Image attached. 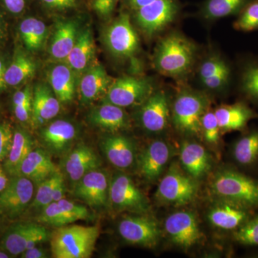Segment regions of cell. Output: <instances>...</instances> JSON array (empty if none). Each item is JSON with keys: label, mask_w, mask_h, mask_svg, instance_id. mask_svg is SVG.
Returning a JSON list of instances; mask_svg holds the SVG:
<instances>
[{"label": "cell", "mask_w": 258, "mask_h": 258, "mask_svg": "<svg viewBox=\"0 0 258 258\" xmlns=\"http://www.w3.org/2000/svg\"><path fill=\"white\" fill-rule=\"evenodd\" d=\"M238 83L241 93L258 106V57H246L240 62Z\"/></svg>", "instance_id": "1f68e13d"}, {"label": "cell", "mask_w": 258, "mask_h": 258, "mask_svg": "<svg viewBox=\"0 0 258 258\" xmlns=\"http://www.w3.org/2000/svg\"><path fill=\"white\" fill-rule=\"evenodd\" d=\"M2 34H3V32H2V18L1 15H0V40L2 38Z\"/></svg>", "instance_id": "9f6ffc18"}, {"label": "cell", "mask_w": 258, "mask_h": 258, "mask_svg": "<svg viewBox=\"0 0 258 258\" xmlns=\"http://www.w3.org/2000/svg\"><path fill=\"white\" fill-rule=\"evenodd\" d=\"M220 132L243 130L249 120L258 118V114L243 102L223 105L215 111Z\"/></svg>", "instance_id": "7402d4cb"}, {"label": "cell", "mask_w": 258, "mask_h": 258, "mask_svg": "<svg viewBox=\"0 0 258 258\" xmlns=\"http://www.w3.org/2000/svg\"><path fill=\"white\" fill-rule=\"evenodd\" d=\"M32 102V91L30 86L17 91L13 96V106Z\"/></svg>", "instance_id": "f6af8a7d"}, {"label": "cell", "mask_w": 258, "mask_h": 258, "mask_svg": "<svg viewBox=\"0 0 258 258\" xmlns=\"http://www.w3.org/2000/svg\"><path fill=\"white\" fill-rule=\"evenodd\" d=\"M212 188L222 200L248 209L258 206V181L239 171L231 169L219 171Z\"/></svg>", "instance_id": "3957f363"}, {"label": "cell", "mask_w": 258, "mask_h": 258, "mask_svg": "<svg viewBox=\"0 0 258 258\" xmlns=\"http://www.w3.org/2000/svg\"><path fill=\"white\" fill-rule=\"evenodd\" d=\"M248 208L222 200L212 207L208 219L212 225L222 230H232L239 228L249 220Z\"/></svg>", "instance_id": "ffe728a7"}, {"label": "cell", "mask_w": 258, "mask_h": 258, "mask_svg": "<svg viewBox=\"0 0 258 258\" xmlns=\"http://www.w3.org/2000/svg\"><path fill=\"white\" fill-rule=\"evenodd\" d=\"M253 0H207L203 5L202 15L208 20L238 15Z\"/></svg>", "instance_id": "d6a6232c"}, {"label": "cell", "mask_w": 258, "mask_h": 258, "mask_svg": "<svg viewBox=\"0 0 258 258\" xmlns=\"http://www.w3.org/2000/svg\"><path fill=\"white\" fill-rule=\"evenodd\" d=\"M164 228L173 243L189 248L198 243L202 234L198 222L189 212H177L166 218Z\"/></svg>", "instance_id": "4fadbf2b"}, {"label": "cell", "mask_w": 258, "mask_h": 258, "mask_svg": "<svg viewBox=\"0 0 258 258\" xmlns=\"http://www.w3.org/2000/svg\"><path fill=\"white\" fill-rule=\"evenodd\" d=\"M101 161L92 148L80 144L66 154L62 161L64 174L76 184L88 172L99 169Z\"/></svg>", "instance_id": "9a60e30c"}, {"label": "cell", "mask_w": 258, "mask_h": 258, "mask_svg": "<svg viewBox=\"0 0 258 258\" xmlns=\"http://www.w3.org/2000/svg\"><path fill=\"white\" fill-rule=\"evenodd\" d=\"M237 31L249 32L258 30V0L245 7L233 24Z\"/></svg>", "instance_id": "8d00e7d4"}, {"label": "cell", "mask_w": 258, "mask_h": 258, "mask_svg": "<svg viewBox=\"0 0 258 258\" xmlns=\"http://www.w3.org/2000/svg\"><path fill=\"white\" fill-rule=\"evenodd\" d=\"M202 132L205 141L217 144L220 139V128L215 111H207L202 119Z\"/></svg>", "instance_id": "60d3db41"}, {"label": "cell", "mask_w": 258, "mask_h": 258, "mask_svg": "<svg viewBox=\"0 0 258 258\" xmlns=\"http://www.w3.org/2000/svg\"><path fill=\"white\" fill-rule=\"evenodd\" d=\"M7 9L13 14H19L23 11L25 0H3Z\"/></svg>", "instance_id": "f907efd6"}, {"label": "cell", "mask_w": 258, "mask_h": 258, "mask_svg": "<svg viewBox=\"0 0 258 258\" xmlns=\"http://www.w3.org/2000/svg\"><path fill=\"white\" fill-rule=\"evenodd\" d=\"M57 171L37 185L36 194L31 205L32 208L35 210L41 211L42 209L53 202V191Z\"/></svg>", "instance_id": "74e56055"}, {"label": "cell", "mask_w": 258, "mask_h": 258, "mask_svg": "<svg viewBox=\"0 0 258 258\" xmlns=\"http://www.w3.org/2000/svg\"><path fill=\"white\" fill-rule=\"evenodd\" d=\"M79 33L76 22L66 20L56 24L49 47L51 57L56 60H66L74 47Z\"/></svg>", "instance_id": "484cf974"}, {"label": "cell", "mask_w": 258, "mask_h": 258, "mask_svg": "<svg viewBox=\"0 0 258 258\" xmlns=\"http://www.w3.org/2000/svg\"><path fill=\"white\" fill-rule=\"evenodd\" d=\"M14 132L10 123L4 122L0 124V161L6 159L13 142Z\"/></svg>", "instance_id": "7bdbcfd3"}, {"label": "cell", "mask_w": 258, "mask_h": 258, "mask_svg": "<svg viewBox=\"0 0 258 258\" xmlns=\"http://www.w3.org/2000/svg\"><path fill=\"white\" fill-rule=\"evenodd\" d=\"M8 181H9V179H8L4 171L0 166V192L6 187Z\"/></svg>", "instance_id": "db71d44e"}, {"label": "cell", "mask_w": 258, "mask_h": 258, "mask_svg": "<svg viewBox=\"0 0 258 258\" xmlns=\"http://www.w3.org/2000/svg\"><path fill=\"white\" fill-rule=\"evenodd\" d=\"M7 66L5 64L4 60L0 58V91L5 89L7 87V83L5 82V71H6Z\"/></svg>", "instance_id": "816d5d0a"}, {"label": "cell", "mask_w": 258, "mask_h": 258, "mask_svg": "<svg viewBox=\"0 0 258 258\" xmlns=\"http://www.w3.org/2000/svg\"><path fill=\"white\" fill-rule=\"evenodd\" d=\"M104 42L108 50L115 57H132L137 52L139 37L128 15H120L106 29Z\"/></svg>", "instance_id": "52a82bcc"}, {"label": "cell", "mask_w": 258, "mask_h": 258, "mask_svg": "<svg viewBox=\"0 0 258 258\" xmlns=\"http://www.w3.org/2000/svg\"><path fill=\"white\" fill-rule=\"evenodd\" d=\"M94 55L95 43L92 32L90 29H85L79 32L74 47L66 59V63L75 74H83L91 67Z\"/></svg>", "instance_id": "d4e9b609"}, {"label": "cell", "mask_w": 258, "mask_h": 258, "mask_svg": "<svg viewBox=\"0 0 258 258\" xmlns=\"http://www.w3.org/2000/svg\"><path fill=\"white\" fill-rule=\"evenodd\" d=\"M139 121L145 130L152 133L162 132L170 119L169 101L165 93H152L142 103L139 114Z\"/></svg>", "instance_id": "5bb4252c"}, {"label": "cell", "mask_w": 258, "mask_h": 258, "mask_svg": "<svg viewBox=\"0 0 258 258\" xmlns=\"http://www.w3.org/2000/svg\"><path fill=\"white\" fill-rule=\"evenodd\" d=\"M109 203L117 211L145 213L149 203L145 195L124 174H118L110 181Z\"/></svg>", "instance_id": "8992f818"}, {"label": "cell", "mask_w": 258, "mask_h": 258, "mask_svg": "<svg viewBox=\"0 0 258 258\" xmlns=\"http://www.w3.org/2000/svg\"><path fill=\"white\" fill-rule=\"evenodd\" d=\"M110 182L105 171L96 169L74 184V194L91 208L102 209L109 203Z\"/></svg>", "instance_id": "8fae6325"}, {"label": "cell", "mask_w": 258, "mask_h": 258, "mask_svg": "<svg viewBox=\"0 0 258 258\" xmlns=\"http://www.w3.org/2000/svg\"><path fill=\"white\" fill-rule=\"evenodd\" d=\"M118 230L125 242L145 247H155L160 232L157 222L144 215L125 217L118 224Z\"/></svg>", "instance_id": "7c38bea8"}, {"label": "cell", "mask_w": 258, "mask_h": 258, "mask_svg": "<svg viewBox=\"0 0 258 258\" xmlns=\"http://www.w3.org/2000/svg\"><path fill=\"white\" fill-rule=\"evenodd\" d=\"M77 137V130L72 123L57 120L43 128L40 132L42 143L49 152L60 155L67 152Z\"/></svg>", "instance_id": "2e32d148"}, {"label": "cell", "mask_w": 258, "mask_h": 258, "mask_svg": "<svg viewBox=\"0 0 258 258\" xmlns=\"http://www.w3.org/2000/svg\"><path fill=\"white\" fill-rule=\"evenodd\" d=\"M59 206L62 210H64L68 215L72 217L75 222L78 220H87L91 219V212L86 207L79 205L70 201V200L62 199L60 201L57 202Z\"/></svg>", "instance_id": "b9f144b4"}, {"label": "cell", "mask_w": 258, "mask_h": 258, "mask_svg": "<svg viewBox=\"0 0 258 258\" xmlns=\"http://www.w3.org/2000/svg\"><path fill=\"white\" fill-rule=\"evenodd\" d=\"M208 106L209 100L205 94L190 90L180 92L173 107V121L176 128L183 133H201L202 119Z\"/></svg>", "instance_id": "277c9868"}, {"label": "cell", "mask_w": 258, "mask_h": 258, "mask_svg": "<svg viewBox=\"0 0 258 258\" xmlns=\"http://www.w3.org/2000/svg\"><path fill=\"white\" fill-rule=\"evenodd\" d=\"M37 66L35 61L23 51L15 52L13 60L5 71L7 86H18L35 76Z\"/></svg>", "instance_id": "4dcf8cb0"}, {"label": "cell", "mask_w": 258, "mask_h": 258, "mask_svg": "<svg viewBox=\"0 0 258 258\" xmlns=\"http://www.w3.org/2000/svg\"><path fill=\"white\" fill-rule=\"evenodd\" d=\"M234 159L242 166H250L258 159V128L241 137L234 145Z\"/></svg>", "instance_id": "e575fe53"}, {"label": "cell", "mask_w": 258, "mask_h": 258, "mask_svg": "<svg viewBox=\"0 0 258 258\" xmlns=\"http://www.w3.org/2000/svg\"><path fill=\"white\" fill-rule=\"evenodd\" d=\"M113 81L100 64L91 66L86 70L79 84L81 101L84 104L92 103L104 97Z\"/></svg>", "instance_id": "d6986e66"}, {"label": "cell", "mask_w": 258, "mask_h": 258, "mask_svg": "<svg viewBox=\"0 0 258 258\" xmlns=\"http://www.w3.org/2000/svg\"><path fill=\"white\" fill-rule=\"evenodd\" d=\"M47 7L57 10L70 9L74 8L78 0H41Z\"/></svg>", "instance_id": "c3c4849f"}, {"label": "cell", "mask_w": 258, "mask_h": 258, "mask_svg": "<svg viewBox=\"0 0 258 258\" xmlns=\"http://www.w3.org/2000/svg\"><path fill=\"white\" fill-rule=\"evenodd\" d=\"M64 195H66V184H64V176L59 170L57 172V177H56L55 187H54L53 202H58L62 199H64Z\"/></svg>", "instance_id": "7dc6e473"}, {"label": "cell", "mask_w": 258, "mask_h": 258, "mask_svg": "<svg viewBox=\"0 0 258 258\" xmlns=\"http://www.w3.org/2000/svg\"><path fill=\"white\" fill-rule=\"evenodd\" d=\"M33 146L32 137L26 131L18 129L14 132L13 144L5 163V170L10 176L20 175V166Z\"/></svg>", "instance_id": "f1b7e54d"}, {"label": "cell", "mask_w": 258, "mask_h": 258, "mask_svg": "<svg viewBox=\"0 0 258 258\" xmlns=\"http://www.w3.org/2000/svg\"><path fill=\"white\" fill-rule=\"evenodd\" d=\"M34 195V183L25 176H12L0 192V212L10 218H16L28 208Z\"/></svg>", "instance_id": "ba28073f"}, {"label": "cell", "mask_w": 258, "mask_h": 258, "mask_svg": "<svg viewBox=\"0 0 258 258\" xmlns=\"http://www.w3.org/2000/svg\"><path fill=\"white\" fill-rule=\"evenodd\" d=\"M178 9L176 0H155L137 10L136 20L147 35L152 36L175 19Z\"/></svg>", "instance_id": "30bf717a"}, {"label": "cell", "mask_w": 258, "mask_h": 258, "mask_svg": "<svg viewBox=\"0 0 258 258\" xmlns=\"http://www.w3.org/2000/svg\"><path fill=\"white\" fill-rule=\"evenodd\" d=\"M60 103L52 88L43 83L37 84L32 91V124L41 127L57 116Z\"/></svg>", "instance_id": "ac0fdd59"}, {"label": "cell", "mask_w": 258, "mask_h": 258, "mask_svg": "<svg viewBox=\"0 0 258 258\" xmlns=\"http://www.w3.org/2000/svg\"><path fill=\"white\" fill-rule=\"evenodd\" d=\"M38 223H18L10 227L2 239V249L12 255H20L27 245Z\"/></svg>", "instance_id": "f546056e"}, {"label": "cell", "mask_w": 258, "mask_h": 258, "mask_svg": "<svg viewBox=\"0 0 258 258\" xmlns=\"http://www.w3.org/2000/svg\"><path fill=\"white\" fill-rule=\"evenodd\" d=\"M154 1L155 0H128L131 7L136 10L145 6V5L150 4Z\"/></svg>", "instance_id": "f5cc1de1"}, {"label": "cell", "mask_w": 258, "mask_h": 258, "mask_svg": "<svg viewBox=\"0 0 258 258\" xmlns=\"http://www.w3.org/2000/svg\"><path fill=\"white\" fill-rule=\"evenodd\" d=\"M236 241L244 245H258V215L249 219L234 234Z\"/></svg>", "instance_id": "ab89813d"}, {"label": "cell", "mask_w": 258, "mask_h": 258, "mask_svg": "<svg viewBox=\"0 0 258 258\" xmlns=\"http://www.w3.org/2000/svg\"><path fill=\"white\" fill-rule=\"evenodd\" d=\"M152 93L153 86L149 79L124 76L113 81L103 103L126 108L142 104Z\"/></svg>", "instance_id": "5b68a950"}, {"label": "cell", "mask_w": 258, "mask_h": 258, "mask_svg": "<svg viewBox=\"0 0 258 258\" xmlns=\"http://www.w3.org/2000/svg\"><path fill=\"white\" fill-rule=\"evenodd\" d=\"M198 184L191 176L184 175L176 169H171L159 182L157 197L161 201L172 205H184L195 198Z\"/></svg>", "instance_id": "9c48e42d"}, {"label": "cell", "mask_w": 258, "mask_h": 258, "mask_svg": "<svg viewBox=\"0 0 258 258\" xmlns=\"http://www.w3.org/2000/svg\"><path fill=\"white\" fill-rule=\"evenodd\" d=\"M117 0H94L93 8L102 16H108L113 13Z\"/></svg>", "instance_id": "ee69618b"}, {"label": "cell", "mask_w": 258, "mask_h": 258, "mask_svg": "<svg viewBox=\"0 0 258 258\" xmlns=\"http://www.w3.org/2000/svg\"><path fill=\"white\" fill-rule=\"evenodd\" d=\"M230 71H232V69L227 61L220 56L212 55L207 58L200 66L199 77L202 82L215 75Z\"/></svg>", "instance_id": "f35d334b"}, {"label": "cell", "mask_w": 258, "mask_h": 258, "mask_svg": "<svg viewBox=\"0 0 258 258\" xmlns=\"http://www.w3.org/2000/svg\"><path fill=\"white\" fill-rule=\"evenodd\" d=\"M47 255L48 254L46 249L36 246L24 251L23 253L20 254V257L22 258H47L48 257Z\"/></svg>", "instance_id": "681fc988"}, {"label": "cell", "mask_w": 258, "mask_h": 258, "mask_svg": "<svg viewBox=\"0 0 258 258\" xmlns=\"http://www.w3.org/2000/svg\"><path fill=\"white\" fill-rule=\"evenodd\" d=\"M88 120L95 126L111 132L128 128L130 125L128 115L123 108L108 103L93 108L88 114Z\"/></svg>", "instance_id": "cb8c5ba5"}, {"label": "cell", "mask_w": 258, "mask_h": 258, "mask_svg": "<svg viewBox=\"0 0 258 258\" xmlns=\"http://www.w3.org/2000/svg\"><path fill=\"white\" fill-rule=\"evenodd\" d=\"M58 170L47 151L32 149L20 166V175L38 185Z\"/></svg>", "instance_id": "603a6c76"}, {"label": "cell", "mask_w": 258, "mask_h": 258, "mask_svg": "<svg viewBox=\"0 0 258 258\" xmlns=\"http://www.w3.org/2000/svg\"><path fill=\"white\" fill-rule=\"evenodd\" d=\"M20 32L25 47L28 50H40L47 35L46 25L35 18H28L20 25Z\"/></svg>", "instance_id": "836d02e7"}, {"label": "cell", "mask_w": 258, "mask_h": 258, "mask_svg": "<svg viewBox=\"0 0 258 258\" xmlns=\"http://www.w3.org/2000/svg\"><path fill=\"white\" fill-rule=\"evenodd\" d=\"M10 254L8 253L6 251L0 250V258H8L10 257Z\"/></svg>", "instance_id": "11a10c76"}, {"label": "cell", "mask_w": 258, "mask_h": 258, "mask_svg": "<svg viewBox=\"0 0 258 258\" xmlns=\"http://www.w3.org/2000/svg\"><path fill=\"white\" fill-rule=\"evenodd\" d=\"M48 81L60 103H68L73 101L76 93V76L69 66L60 64L52 67L48 73Z\"/></svg>", "instance_id": "83f0119b"}, {"label": "cell", "mask_w": 258, "mask_h": 258, "mask_svg": "<svg viewBox=\"0 0 258 258\" xmlns=\"http://www.w3.org/2000/svg\"><path fill=\"white\" fill-rule=\"evenodd\" d=\"M101 148L108 161L118 169H128L135 162V145L128 137L121 135L106 137L102 141Z\"/></svg>", "instance_id": "44dd1931"}, {"label": "cell", "mask_w": 258, "mask_h": 258, "mask_svg": "<svg viewBox=\"0 0 258 258\" xmlns=\"http://www.w3.org/2000/svg\"><path fill=\"white\" fill-rule=\"evenodd\" d=\"M39 223L59 227L69 225L75 222V220L59 206L57 202H52L40 211L37 217Z\"/></svg>", "instance_id": "d590c367"}, {"label": "cell", "mask_w": 258, "mask_h": 258, "mask_svg": "<svg viewBox=\"0 0 258 258\" xmlns=\"http://www.w3.org/2000/svg\"><path fill=\"white\" fill-rule=\"evenodd\" d=\"M101 233L99 225H69L57 227L50 236V248L55 258H89Z\"/></svg>", "instance_id": "6da1fadb"}, {"label": "cell", "mask_w": 258, "mask_h": 258, "mask_svg": "<svg viewBox=\"0 0 258 258\" xmlns=\"http://www.w3.org/2000/svg\"><path fill=\"white\" fill-rule=\"evenodd\" d=\"M180 160L185 170L194 179L205 175L211 166L210 155L206 149L195 142H185L182 144Z\"/></svg>", "instance_id": "4316f807"}, {"label": "cell", "mask_w": 258, "mask_h": 258, "mask_svg": "<svg viewBox=\"0 0 258 258\" xmlns=\"http://www.w3.org/2000/svg\"><path fill=\"white\" fill-rule=\"evenodd\" d=\"M171 155V148L166 142L161 140L152 142L139 157L141 174L148 181L157 179L169 162Z\"/></svg>", "instance_id": "e0dca14e"}, {"label": "cell", "mask_w": 258, "mask_h": 258, "mask_svg": "<svg viewBox=\"0 0 258 258\" xmlns=\"http://www.w3.org/2000/svg\"><path fill=\"white\" fill-rule=\"evenodd\" d=\"M32 112V102L23 105L14 106L15 116L20 121L27 122L31 119Z\"/></svg>", "instance_id": "bcb514c9"}, {"label": "cell", "mask_w": 258, "mask_h": 258, "mask_svg": "<svg viewBox=\"0 0 258 258\" xmlns=\"http://www.w3.org/2000/svg\"><path fill=\"white\" fill-rule=\"evenodd\" d=\"M196 47L186 37L173 33L159 42L154 64L159 74L179 77L189 72L195 61Z\"/></svg>", "instance_id": "7a4b0ae2"}]
</instances>
